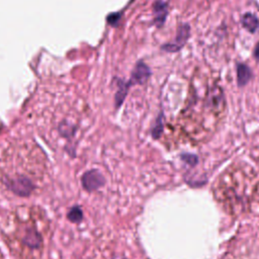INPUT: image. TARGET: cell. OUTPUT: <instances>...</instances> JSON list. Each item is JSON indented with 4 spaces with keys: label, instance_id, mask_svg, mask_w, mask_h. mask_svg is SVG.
Listing matches in <instances>:
<instances>
[{
    "label": "cell",
    "instance_id": "1",
    "mask_svg": "<svg viewBox=\"0 0 259 259\" xmlns=\"http://www.w3.org/2000/svg\"><path fill=\"white\" fill-rule=\"evenodd\" d=\"M50 230L47 212L33 204L12 208L0 227L2 240L15 259H41Z\"/></svg>",
    "mask_w": 259,
    "mask_h": 259
},
{
    "label": "cell",
    "instance_id": "2",
    "mask_svg": "<svg viewBox=\"0 0 259 259\" xmlns=\"http://www.w3.org/2000/svg\"><path fill=\"white\" fill-rule=\"evenodd\" d=\"M48 166L41 151L32 144L9 147L0 158V180L7 190L29 196L46 181Z\"/></svg>",
    "mask_w": 259,
    "mask_h": 259
},
{
    "label": "cell",
    "instance_id": "3",
    "mask_svg": "<svg viewBox=\"0 0 259 259\" xmlns=\"http://www.w3.org/2000/svg\"><path fill=\"white\" fill-rule=\"evenodd\" d=\"M258 183L241 171H233L223 176L214 189V196L223 208L237 217L247 212L255 200Z\"/></svg>",
    "mask_w": 259,
    "mask_h": 259
},
{
    "label": "cell",
    "instance_id": "4",
    "mask_svg": "<svg viewBox=\"0 0 259 259\" xmlns=\"http://www.w3.org/2000/svg\"><path fill=\"white\" fill-rule=\"evenodd\" d=\"M206 107L213 113H221L226 106L224 89L219 84H212L207 88L205 94Z\"/></svg>",
    "mask_w": 259,
    "mask_h": 259
},
{
    "label": "cell",
    "instance_id": "5",
    "mask_svg": "<svg viewBox=\"0 0 259 259\" xmlns=\"http://www.w3.org/2000/svg\"><path fill=\"white\" fill-rule=\"evenodd\" d=\"M191 27L187 22H181L178 24L176 29V35L173 41L165 42L161 45L160 49L167 53H177L179 52L187 42L190 37Z\"/></svg>",
    "mask_w": 259,
    "mask_h": 259
},
{
    "label": "cell",
    "instance_id": "6",
    "mask_svg": "<svg viewBox=\"0 0 259 259\" xmlns=\"http://www.w3.org/2000/svg\"><path fill=\"white\" fill-rule=\"evenodd\" d=\"M151 75H152V70L149 67V65L143 59H140L136 62L131 72L128 81L132 84V86L137 84L143 85L150 79Z\"/></svg>",
    "mask_w": 259,
    "mask_h": 259
},
{
    "label": "cell",
    "instance_id": "7",
    "mask_svg": "<svg viewBox=\"0 0 259 259\" xmlns=\"http://www.w3.org/2000/svg\"><path fill=\"white\" fill-rule=\"evenodd\" d=\"M169 14V4L165 0H155L152 5V16L153 24L160 28L162 27Z\"/></svg>",
    "mask_w": 259,
    "mask_h": 259
},
{
    "label": "cell",
    "instance_id": "8",
    "mask_svg": "<svg viewBox=\"0 0 259 259\" xmlns=\"http://www.w3.org/2000/svg\"><path fill=\"white\" fill-rule=\"evenodd\" d=\"M253 78V72L251 68L243 62L236 63V80L237 85L240 88L245 87Z\"/></svg>",
    "mask_w": 259,
    "mask_h": 259
},
{
    "label": "cell",
    "instance_id": "9",
    "mask_svg": "<svg viewBox=\"0 0 259 259\" xmlns=\"http://www.w3.org/2000/svg\"><path fill=\"white\" fill-rule=\"evenodd\" d=\"M116 84H117V90L114 96V104H115V108H119L121 106V104L123 103L130 88L132 87V84L130 83L128 80H123V79H116Z\"/></svg>",
    "mask_w": 259,
    "mask_h": 259
},
{
    "label": "cell",
    "instance_id": "10",
    "mask_svg": "<svg viewBox=\"0 0 259 259\" xmlns=\"http://www.w3.org/2000/svg\"><path fill=\"white\" fill-rule=\"evenodd\" d=\"M241 25L250 33H255L259 28V18L252 12H245L240 19Z\"/></svg>",
    "mask_w": 259,
    "mask_h": 259
},
{
    "label": "cell",
    "instance_id": "11",
    "mask_svg": "<svg viewBox=\"0 0 259 259\" xmlns=\"http://www.w3.org/2000/svg\"><path fill=\"white\" fill-rule=\"evenodd\" d=\"M164 132V112L161 110L155 118V121L150 130L152 139L159 140Z\"/></svg>",
    "mask_w": 259,
    "mask_h": 259
},
{
    "label": "cell",
    "instance_id": "12",
    "mask_svg": "<svg viewBox=\"0 0 259 259\" xmlns=\"http://www.w3.org/2000/svg\"><path fill=\"white\" fill-rule=\"evenodd\" d=\"M180 158H181V160H183L185 163L189 164L190 166H194L198 162L197 156L194 154H190V153H182L180 155Z\"/></svg>",
    "mask_w": 259,
    "mask_h": 259
},
{
    "label": "cell",
    "instance_id": "13",
    "mask_svg": "<svg viewBox=\"0 0 259 259\" xmlns=\"http://www.w3.org/2000/svg\"><path fill=\"white\" fill-rule=\"evenodd\" d=\"M120 17H121V13H120V12H114V13L108 15L107 19H108V22H109L111 25L116 26L117 23H118L119 20H120Z\"/></svg>",
    "mask_w": 259,
    "mask_h": 259
},
{
    "label": "cell",
    "instance_id": "14",
    "mask_svg": "<svg viewBox=\"0 0 259 259\" xmlns=\"http://www.w3.org/2000/svg\"><path fill=\"white\" fill-rule=\"evenodd\" d=\"M253 57H254L257 61H259V41L255 45V48H254V50H253Z\"/></svg>",
    "mask_w": 259,
    "mask_h": 259
},
{
    "label": "cell",
    "instance_id": "15",
    "mask_svg": "<svg viewBox=\"0 0 259 259\" xmlns=\"http://www.w3.org/2000/svg\"><path fill=\"white\" fill-rule=\"evenodd\" d=\"M0 259H4V257H3V254H2V252H1V250H0Z\"/></svg>",
    "mask_w": 259,
    "mask_h": 259
}]
</instances>
